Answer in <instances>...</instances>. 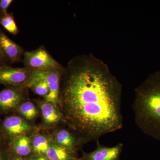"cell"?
<instances>
[{"label":"cell","instance_id":"obj_1","mask_svg":"<svg viewBox=\"0 0 160 160\" xmlns=\"http://www.w3.org/2000/svg\"><path fill=\"white\" fill-rule=\"evenodd\" d=\"M122 86L109 66L91 53L65 67L58 107L81 146L123 127Z\"/></svg>","mask_w":160,"mask_h":160},{"label":"cell","instance_id":"obj_2","mask_svg":"<svg viewBox=\"0 0 160 160\" xmlns=\"http://www.w3.org/2000/svg\"><path fill=\"white\" fill-rule=\"evenodd\" d=\"M134 92L136 125L144 134L160 141V71L149 75Z\"/></svg>","mask_w":160,"mask_h":160},{"label":"cell","instance_id":"obj_3","mask_svg":"<svg viewBox=\"0 0 160 160\" xmlns=\"http://www.w3.org/2000/svg\"><path fill=\"white\" fill-rule=\"evenodd\" d=\"M23 62L24 67L34 71H47L64 67L52 57L43 46L32 51L25 52Z\"/></svg>","mask_w":160,"mask_h":160},{"label":"cell","instance_id":"obj_4","mask_svg":"<svg viewBox=\"0 0 160 160\" xmlns=\"http://www.w3.org/2000/svg\"><path fill=\"white\" fill-rule=\"evenodd\" d=\"M0 128L8 143L19 136L32 135L38 130L36 126L14 113L6 116L2 120H1Z\"/></svg>","mask_w":160,"mask_h":160},{"label":"cell","instance_id":"obj_5","mask_svg":"<svg viewBox=\"0 0 160 160\" xmlns=\"http://www.w3.org/2000/svg\"><path fill=\"white\" fill-rule=\"evenodd\" d=\"M28 89L8 86L0 90V115L15 113L20 105L28 99Z\"/></svg>","mask_w":160,"mask_h":160},{"label":"cell","instance_id":"obj_6","mask_svg":"<svg viewBox=\"0 0 160 160\" xmlns=\"http://www.w3.org/2000/svg\"><path fill=\"white\" fill-rule=\"evenodd\" d=\"M33 72L25 67L14 68L9 65L0 66V84L6 87H27Z\"/></svg>","mask_w":160,"mask_h":160},{"label":"cell","instance_id":"obj_7","mask_svg":"<svg viewBox=\"0 0 160 160\" xmlns=\"http://www.w3.org/2000/svg\"><path fill=\"white\" fill-rule=\"evenodd\" d=\"M44 129H55L60 124H65L64 117L58 106L44 100H36Z\"/></svg>","mask_w":160,"mask_h":160},{"label":"cell","instance_id":"obj_8","mask_svg":"<svg viewBox=\"0 0 160 160\" xmlns=\"http://www.w3.org/2000/svg\"><path fill=\"white\" fill-rule=\"evenodd\" d=\"M123 144L119 143L112 147H106L97 141V147L89 152L82 151V160H120L122 152Z\"/></svg>","mask_w":160,"mask_h":160},{"label":"cell","instance_id":"obj_9","mask_svg":"<svg viewBox=\"0 0 160 160\" xmlns=\"http://www.w3.org/2000/svg\"><path fill=\"white\" fill-rule=\"evenodd\" d=\"M65 67L62 69H54L47 71H37L49 85L50 93L48 97L44 100L57 106L59 98L61 79Z\"/></svg>","mask_w":160,"mask_h":160},{"label":"cell","instance_id":"obj_10","mask_svg":"<svg viewBox=\"0 0 160 160\" xmlns=\"http://www.w3.org/2000/svg\"><path fill=\"white\" fill-rule=\"evenodd\" d=\"M0 48L10 64L18 63L24 57V50L0 29Z\"/></svg>","mask_w":160,"mask_h":160},{"label":"cell","instance_id":"obj_11","mask_svg":"<svg viewBox=\"0 0 160 160\" xmlns=\"http://www.w3.org/2000/svg\"><path fill=\"white\" fill-rule=\"evenodd\" d=\"M51 136L55 143L72 151L77 152L81 146L77 137L68 128H55Z\"/></svg>","mask_w":160,"mask_h":160},{"label":"cell","instance_id":"obj_12","mask_svg":"<svg viewBox=\"0 0 160 160\" xmlns=\"http://www.w3.org/2000/svg\"><path fill=\"white\" fill-rule=\"evenodd\" d=\"M10 153L17 156L28 158L32 155L30 136H19L8 143Z\"/></svg>","mask_w":160,"mask_h":160},{"label":"cell","instance_id":"obj_13","mask_svg":"<svg viewBox=\"0 0 160 160\" xmlns=\"http://www.w3.org/2000/svg\"><path fill=\"white\" fill-rule=\"evenodd\" d=\"M46 156L49 160H82L77 152L60 146L52 141Z\"/></svg>","mask_w":160,"mask_h":160},{"label":"cell","instance_id":"obj_14","mask_svg":"<svg viewBox=\"0 0 160 160\" xmlns=\"http://www.w3.org/2000/svg\"><path fill=\"white\" fill-rule=\"evenodd\" d=\"M32 154L46 155L53 140L51 135L35 132L30 136Z\"/></svg>","mask_w":160,"mask_h":160},{"label":"cell","instance_id":"obj_15","mask_svg":"<svg viewBox=\"0 0 160 160\" xmlns=\"http://www.w3.org/2000/svg\"><path fill=\"white\" fill-rule=\"evenodd\" d=\"M39 113L37 105L28 99L20 105L14 113L19 115L28 122L33 125Z\"/></svg>","mask_w":160,"mask_h":160},{"label":"cell","instance_id":"obj_16","mask_svg":"<svg viewBox=\"0 0 160 160\" xmlns=\"http://www.w3.org/2000/svg\"><path fill=\"white\" fill-rule=\"evenodd\" d=\"M0 25L9 33L14 35L18 34L19 31L15 21L13 12L7 13L0 18Z\"/></svg>","mask_w":160,"mask_h":160},{"label":"cell","instance_id":"obj_17","mask_svg":"<svg viewBox=\"0 0 160 160\" xmlns=\"http://www.w3.org/2000/svg\"><path fill=\"white\" fill-rule=\"evenodd\" d=\"M12 2V0L0 1V18L3 17L8 13L7 10Z\"/></svg>","mask_w":160,"mask_h":160},{"label":"cell","instance_id":"obj_18","mask_svg":"<svg viewBox=\"0 0 160 160\" xmlns=\"http://www.w3.org/2000/svg\"><path fill=\"white\" fill-rule=\"evenodd\" d=\"M10 156L8 144L0 146V160H9Z\"/></svg>","mask_w":160,"mask_h":160},{"label":"cell","instance_id":"obj_19","mask_svg":"<svg viewBox=\"0 0 160 160\" xmlns=\"http://www.w3.org/2000/svg\"><path fill=\"white\" fill-rule=\"evenodd\" d=\"M27 160H49L46 155H32L27 158Z\"/></svg>","mask_w":160,"mask_h":160},{"label":"cell","instance_id":"obj_20","mask_svg":"<svg viewBox=\"0 0 160 160\" xmlns=\"http://www.w3.org/2000/svg\"><path fill=\"white\" fill-rule=\"evenodd\" d=\"M9 62V61L6 57L0 48V66L8 65Z\"/></svg>","mask_w":160,"mask_h":160},{"label":"cell","instance_id":"obj_21","mask_svg":"<svg viewBox=\"0 0 160 160\" xmlns=\"http://www.w3.org/2000/svg\"><path fill=\"white\" fill-rule=\"evenodd\" d=\"M8 144L7 140L4 133H3L1 128H0V146L2 145H6Z\"/></svg>","mask_w":160,"mask_h":160},{"label":"cell","instance_id":"obj_22","mask_svg":"<svg viewBox=\"0 0 160 160\" xmlns=\"http://www.w3.org/2000/svg\"><path fill=\"white\" fill-rule=\"evenodd\" d=\"M9 160H27V158L10 154Z\"/></svg>","mask_w":160,"mask_h":160},{"label":"cell","instance_id":"obj_23","mask_svg":"<svg viewBox=\"0 0 160 160\" xmlns=\"http://www.w3.org/2000/svg\"><path fill=\"white\" fill-rule=\"evenodd\" d=\"M1 120H0V122H1Z\"/></svg>","mask_w":160,"mask_h":160}]
</instances>
